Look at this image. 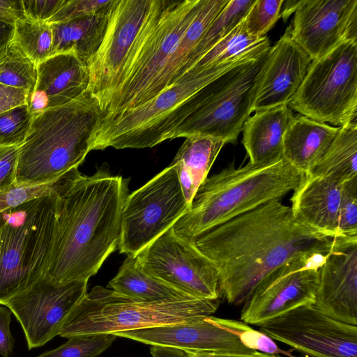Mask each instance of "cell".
Instances as JSON below:
<instances>
[{"instance_id": "obj_49", "label": "cell", "mask_w": 357, "mask_h": 357, "mask_svg": "<svg viewBox=\"0 0 357 357\" xmlns=\"http://www.w3.org/2000/svg\"><path fill=\"white\" fill-rule=\"evenodd\" d=\"M291 357H294V356H291Z\"/></svg>"}, {"instance_id": "obj_8", "label": "cell", "mask_w": 357, "mask_h": 357, "mask_svg": "<svg viewBox=\"0 0 357 357\" xmlns=\"http://www.w3.org/2000/svg\"><path fill=\"white\" fill-rule=\"evenodd\" d=\"M56 202V192L0 212V303L45 275Z\"/></svg>"}, {"instance_id": "obj_25", "label": "cell", "mask_w": 357, "mask_h": 357, "mask_svg": "<svg viewBox=\"0 0 357 357\" xmlns=\"http://www.w3.org/2000/svg\"><path fill=\"white\" fill-rule=\"evenodd\" d=\"M110 8L94 15L50 24L53 34L52 56L74 52L87 66L104 38Z\"/></svg>"}, {"instance_id": "obj_48", "label": "cell", "mask_w": 357, "mask_h": 357, "mask_svg": "<svg viewBox=\"0 0 357 357\" xmlns=\"http://www.w3.org/2000/svg\"><path fill=\"white\" fill-rule=\"evenodd\" d=\"M303 2V0H287L284 1L282 6L284 7L280 12V17L286 22L289 16L296 12L297 8Z\"/></svg>"}, {"instance_id": "obj_20", "label": "cell", "mask_w": 357, "mask_h": 357, "mask_svg": "<svg viewBox=\"0 0 357 357\" xmlns=\"http://www.w3.org/2000/svg\"><path fill=\"white\" fill-rule=\"evenodd\" d=\"M321 313L357 324V245L331 252L319 268L315 301Z\"/></svg>"}, {"instance_id": "obj_38", "label": "cell", "mask_w": 357, "mask_h": 357, "mask_svg": "<svg viewBox=\"0 0 357 357\" xmlns=\"http://www.w3.org/2000/svg\"><path fill=\"white\" fill-rule=\"evenodd\" d=\"M114 0H65L56 13L47 22L54 24L107 12Z\"/></svg>"}, {"instance_id": "obj_32", "label": "cell", "mask_w": 357, "mask_h": 357, "mask_svg": "<svg viewBox=\"0 0 357 357\" xmlns=\"http://www.w3.org/2000/svg\"><path fill=\"white\" fill-rule=\"evenodd\" d=\"M37 66L12 42L0 62V83L25 91L28 100L36 84Z\"/></svg>"}, {"instance_id": "obj_46", "label": "cell", "mask_w": 357, "mask_h": 357, "mask_svg": "<svg viewBox=\"0 0 357 357\" xmlns=\"http://www.w3.org/2000/svg\"><path fill=\"white\" fill-rule=\"evenodd\" d=\"M185 351L189 357H281L274 354L259 352L258 351L252 354H225L192 351Z\"/></svg>"}, {"instance_id": "obj_9", "label": "cell", "mask_w": 357, "mask_h": 357, "mask_svg": "<svg viewBox=\"0 0 357 357\" xmlns=\"http://www.w3.org/2000/svg\"><path fill=\"white\" fill-rule=\"evenodd\" d=\"M165 0H114L102 41L88 63L86 92L102 114L135 53L162 13Z\"/></svg>"}, {"instance_id": "obj_7", "label": "cell", "mask_w": 357, "mask_h": 357, "mask_svg": "<svg viewBox=\"0 0 357 357\" xmlns=\"http://www.w3.org/2000/svg\"><path fill=\"white\" fill-rule=\"evenodd\" d=\"M218 301L192 298L146 302L101 286L94 287L68 317L59 336L114 334L118 332L190 323L211 316Z\"/></svg>"}, {"instance_id": "obj_12", "label": "cell", "mask_w": 357, "mask_h": 357, "mask_svg": "<svg viewBox=\"0 0 357 357\" xmlns=\"http://www.w3.org/2000/svg\"><path fill=\"white\" fill-rule=\"evenodd\" d=\"M151 346L225 354L257 351L283 353L269 337L237 320L206 317L190 323L165 325L114 333Z\"/></svg>"}, {"instance_id": "obj_13", "label": "cell", "mask_w": 357, "mask_h": 357, "mask_svg": "<svg viewBox=\"0 0 357 357\" xmlns=\"http://www.w3.org/2000/svg\"><path fill=\"white\" fill-rule=\"evenodd\" d=\"M188 208L171 163L127 196L121 212L120 252L135 255L172 227Z\"/></svg>"}, {"instance_id": "obj_41", "label": "cell", "mask_w": 357, "mask_h": 357, "mask_svg": "<svg viewBox=\"0 0 357 357\" xmlns=\"http://www.w3.org/2000/svg\"><path fill=\"white\" fill-rule=\"evenodd\" d=\"M11 313L7 307L0 305V356L2 357H9L15 344L10 329Z\"/></svg>"}, {"instance_id": "obj_24", "label": "cell", "mask_w": 357, "mask_h": 357, "mask_svg": "<svg viewBox=\"0 0 357 357\" xmlns=\"http://www.w3.org/2000/svg\"><path fill=\"white\" fill-rule=\"evenodd\" d=\"M340 127L294 116L283 136V158L299 172L308 175L324 155Z\"/></svg>"}, {"instance_id": "obj_21", "label": "cell", "mask_w": 357, "mask_h": 357, "mask_svg": "<svg viewBox=\"0 0 357 357\" xmlns=\"http://www.w3.org/2000/svg\"><path fill=\"white\" fill-rule=\"evenodd\" d=\"M37 70L36 84L27 103L33 116L66 105L86 91L88 67L74 52L51 56L39 63Z\"/></svg>"}, {"instance_id": "obj_28", "label": "cell", "mask_w": 357, "mask_h": 357, "mask_svg": "<svg viewBox=\"0 0 357 357\" xmlns=\"http://www.w3.org/2000/svg\"><path fill=\"white\" fill-rule=\"evenodd\" d=\"M271 47L267 36L258 38L251 36L248 32L243 19L207 52L192 68L220 63L246 56L261 55L267 52Z\"/></svg>"}, {"instance_id": "obj_5", "label": "cell", "mask_w": 357, "mask_h": 357, "mask_svg": "<svg viewBox=\"0 0 357 357\" xmlns=\"http://www.w3.org/2000/svg\"><path fill=\"white\" fill-rule=\"evenodd\" d=\"M259 56L192 68L149 101L102 117L92 135L90 151L151 148L167 140L194 111L195 96L202 89L235 66Z\"/></svg>"}, {"instance_id": "obj_30", "label": "cell", "mask_w": 357, "mask_h": 357, "mask_svg": "<svg viewBox=\"0 0 357 357\" xmlns=\"http://www.w3.org/2000/svg\"><path fill=\"white\" fill-rule=\"evenodd\" d=\"M255 1H229L193 52L185 67L183 75L244 19Z\"/></svg>"}, {"instance_id": "obj_47", "label": "cell", "mask_w": 357, "mask_h": 357, "mask_svg": "<svg viewBox=\"0 0 357 357\" xmlns=\"http://www.w3.org/2000/svg\"><path fill=\"white\" fill-rule=\"evenodd\" d=\"M150 353L152 357H189L184 350L167 347L151 346Z\"/></svg>"}, {"instance_id": "obj_44", "label": "cell", "mask_w": 357, "mask_h": 357, "mask_svg": "<svg viewBox=\"0 0 357 357\" xmlns=\"http://www.w3.org/2000/svg\"><path fill=\"white\" fill-rule=\"evenodd\" d=\"M15 20L0 16V62L5 57L13 39Z\"/></svg>"}, {"instance_id": "obj_33", "label": "cell", "mask_w": 357, "mask_h": 357, "mask_svg": "<svg viewBox=\"0 0 357 357\" xmlns=\"http://www.w3.org/2000/svg\"><path fill=\"white\" fill-rule=\"evenodd\" d=\"M116 337L114 334L74 336L59 347L36 357H96L107 349Z\"/></svg>"}, {"instance_id": "obj_37", "label": "cell", "mask_w": 357, "mask_h": 357, "mask_svg": "<svg viewBox=\"0 0 357 357\" xmlns=\"http://www.w3.org/2000/svg\"><path fill=\"white\" fill-rule=\"evenodd\" d=\"M338 231L342 236L357 237V177L343 184Z\"/></svg>"}, {"instance_id": "obj_34", "label": "cell", "mask_w": 357, "mask_h": 357, "mask_svg": "<svg viewBox=\"0 0 357 357\" xmlns=\"http://www.w3.org/2000/svg\"><path fill=\"white\" fill-rule=\"evenodd\" d=\"M32 119L27 105L0 114V146H20L28 135Z\"/></svg>"}, {"instance_id": "obj_10", "label": "cell", "mask_w": 357, "mask_h": 357, "mask_svg": "<svg viewBox=\"0 0 357 357\" xmlns=\"http://www.w3.org/2000/svg\"><path fill=\"white\" fill-rule=\"evenodd\" d=\"M268 51L235 66L202 89L195 96L194 111L171 132L168 139L203 136L221 139L225 144L235 142L252 112Z\"/></svg>"}, {"instance_id": "obj_26", "label": "cell", "mask_w": 357, "mask_h": 357, "mask_svg": "<svg viewBox=\"0 0 357 357\" xmlns=\"http://www.w3.org/2000/svg\"><path fill=\"white\" fill-rule=\"evenodd\" d=\"M107 287L129 298L146 302H165L195 298L144 273L134 256L128 255Z\"/></svg>"}, {"instance_id": "obj_31", "label": "cell", "mask_w": 357, "mask_h": 357, "mask_svg": "<svg viewBox=\"0 0 357 357\" xmlns=\"http://www.w3.org/2000/svg\"><path fill=\"white\" fill-rule=\"evenodd\" d=\"M13 43L36 66L52 55L51 24L27 18L15 20Z\"/></svg>"}, {"instance_id": "obj_11", "label": "cell", "mask_w": 357, "mask_h": 357, "mask_svg": "<svg viewBox=\"0 0 357 357\" xmlns=\"http://www.w3.org/2000/svg\"><path fill=\"white\" fill-rule=\"evenodd\" d=\"M287 105L337 127L357 123V40L344 41L313 60Z\"/></svg>"}, {"instance_id": "obj_19", "label": "cell", "mask_w": 357, "mask_h": 357, "mask_svg": "<svg viewBox=\"0 0 357 357\" xmlns=\"http://www.w3.org/2000/svg\"><path fill=\"white\" fill-rule=\"evenodd\" d=\"M312 61L292 38L289 25L267 54L252 112L287 105L303 82Z\"/></svg>"}, {"instance_id": "obj_14", "label": "cell", "mask_w": 357, "mask_h": 357, "mask_svg": "<svg viewBox=\"0 0 357 357\" xmlns=\"http://www.w3.org/2000/svg\"><path fill=\"white\" fill-rule=\"evenodd\" d=\"M134 257L144 273L195 298L217 300L220 296L218 273L213 263L172 227Z\"/></svg>"}, {"instance_id": "obj_40", "label": "cell", "mask_w": 357, "mask_h": 357, "mask_svg": "<svg viewBox=\"0 0 357 357\" xmlns=\"http://www.w3.org/2000/svg\"><path fill=\"white\" fill-rule=\"evenodd\" d=\"M26 18L47 22L60 9L65 0H22Z\"/></svg>"}, {"instance_id": "obj_36", "label": "cell", "mask_w": 357, "mask_h": 357, "mask_svg": "<svg viewBox=\"0 0 357 357\" xmlns=\"http://www.w3.org/2000/svg\"><path fill=\"white\" fill-rule=\"evenodd\" d=\"M64 175L52 182L31 185L15 184L0 192V212L56 193Z\"/></svg>"}, {"instance_id": "obj_3", "label": "cell", "mask_w": 357, "mask_h": 357, "mask_svg": "<svg viewBox=\"0 0 357 357\" xmlns=\"http://www.w3.org/2000/svg\"><path fill=\"white\" fill-rule=\"evenodd\" d=\"M305 175L284 158L264 165L230 164L207 177L198 188L188 210L172 229L194 243L202 234L238 215L294 191Z\"/></svg>"}, {"instance_id": "obj_18", "label": "cell", "mask_w": 357, "mask_h": 357, "mask_svg": "<svg viewBox=\"0 0 357 357\" xmlns=\"http://www.w3.org/2000/svg\"><path fill=\"white\" fill-rule=\"evenodd\" d=\"M291 34L312 60L346 40H357V0H303Z\"/></svg>"}, {"instance_id": "obj_2", "label": "cell", "mask_w": 357, "mask_h": 357, "mask_svg": "<svg viewBox=\"0 0 357 357\" xmlns=\"http://www.w3.org/2000/svg\"><path fill=\"white\" fill-rule=\"evenodd\" d=\"M128 181L105 165L92 176L75 168L56 192V218L45 275L58 282L96 275L119 246Z\"/></svg>"}, {"instance_id": "obj_1", "label": "cell", "mask_w": 357, "mask_h": 357, "mask_svg": "<svg viewBox=\"0 0 357 357\" xmlns=\"http://www.w3.org/2000/svg\"><path fill=\"white\" fill-rule=\"evenodd\" d=\"M194 243L215 267L228 303L238 305L284 264L345 250L357 245V237L309 227L294 218L290 206L273 201L210 229Z\"/></svg>"}, {"instance_id": "obj_39", "label": "cell", "mask_w": 357, "mask_h": 357, "mask_svg": "<svg viewBox=\"0 0 357 357\" xmlns=\"http://www.w3.org/2000/svg\"><path fill=\"white\" fill-rule=\"evenodd\" d=\"M19 147L0 146V192L15 184Z\"/></svg>"}, {"instance_id": "obj_35", "label": "cell", "mask_w": 357, "mask_h": 357, "mask_svg": "<svg viewBox=\"0 0 357 357\" xmlns=\"http://www.w3.org/2000/svg\"><path fill=\"white\" fill-rule=\"evenodd\" d=\"M283 2L284 0H255L244 18L248 32L258 38L266 36L280 18Z\"/></svg>"}, {"instance_id": "obj_43", "label": "cell", "mask_w": 357, "mask_h": 357, "mask_svg": "<svg viewBox=\"0 0 357 357\" xmlns=\"http://www.w3.org/2000/svg\"><path fill=\"white\" fill-rule=\"evenodd\" d=\"M172 164L175 166L179 185L189 208L197 188L195 185L190 174L181 160H173Z\"/></svg>"}, {"instance_id": "obj_15", "label": "cell", "mask_w": 357, "mask_h": 357, "mask_svg": "<svg viewBox=\"0 0 357 357\" xmlns=\"http://www.w3.org/2000/svg\"><path fill=\"white\" fill-rule=\"evenodd\" d=\"M86 280L58 283L45 275L1 302L21 325L29 350L59 335L68 317L87 294Z\"/></svg>"}, {"instance_id": "obj_42", "label": "cell", "mask_w": 357, "mask_h": 357, "mask_svg": "<svg viewBox=\"0 0 357 357\" xmlns=\"http://www.w3.org/2000/svg\"><path fill=\"white\" fill-rule=\"evenodd\" d=\"M28 94L22 89L0 83V114L28 103Z\"/></svg>"}, {"instance_id": "obj_27", "label": "cell", "mask_w": 357, "mask_h": 357, "mask_svg": "<svg viewBox=\"0 0 357 357\" xmlns=\"http://www.w3.org/2000/svg\"><path fill=\"white\" fill-rule=\"evenodd\" d=\"M308 175L331 177L342 183L357 177V123L340 128Z\"/></svg>"}, {"instance_id": "obj_4", "label": "cell", "mask_w": 357, "mask_h": 357, "mask_svg": "<svg viewBox=\"0 0 357 357\" xmlns=\"http://www.w3.org/2000/svg\"><path fill=\"white\" fill-rule=\"evenodd\" d=\"M102 117L86 91L66 105L33 116L19 147L15 185L52 182L78 168L91 151V137Z\"/></svg>"}, {"instance_id": "obj_23", "label": "cell", "mask_w": 357, "mask_h": 357, "mask_svg": "<svg viewBox=\"0 0 357 357\" xmlns=\"http://www.w3.org/2000/svg\"><path fill=\"white\" fill-rule=\"evenodd\" d=\"M288 105L255 112L243 124L242 143L255 165L268 164L283 158V136L294 119Z\"/></svg>"}, {"instance_id": "obj_45", "label": "cell", "mask_w": 357, "mask_h": 357, "mask_svg": "<svg viewBox=\"0 0 357 357\" xmlns=\"http://www.w3.org/2000/svg\"><path fill=\"white\" fill-rule=\"evenodd\" d=\"M0 16L11 17L16 20L26 18L22 0H0Z\"/></svg>"}, {"instance_id": "obj_17", "label": "cell", "mask_w": 357, "mask_h": 357, "mask_svg": "<svg viewBox=\"0 0 357 357\" xmlns=\"http://www.w3.org/2000/svg\"><path fill=\"white\" fill-rule=\"evenodd\" d=\"M308 258L289 261L264 278L245 302L241 321L261 326L291 310L313 305L319 269L307 266Z\"/></svg>"}, {"instance_id": "obj_16", "label": "cell", "mask_w": 357, "mask_h": 357, "mask_svg": "<svg viewBox=\"0 0 357 357\" xmlns=\"http://www.w3.org/2000/svg\"><path fill=\"white\" fill-rule=\"evenodd\" d=\"M259 329L312 357H357V326L332 319L312 305L291 310Z\"/></svg>"}, {"instance_id": "obj_6", "label": "cell", "mask_w": 357, "mask_h": 357, "mask_svg": "<svg viewBox=\"0 0 357 357\" xmlns=\"http://www.w3.org/2000/svg\"><path fill=\"white\" fill-rule=\"evenodd\" d=\"M200 3L165 0L157 24L130 63L102 117L149 101L181 77L184 61L179 44Z\"/></svg>"}, {"instance_id": "obj_22", "label": "cell", "mask_w": 357, "mask_h": 357, "mask_svg": "<svg viewBox=\"0 0 357 357\" xmlns=\"http://www.w3.org/2000/svg\"><path fill=\"white\" fill-rule=\"evenodd\" d=\"M343 184L331 177L305 176L293 191L290 206L293 215L309 227L342 236L338 231V220Z\"/></svg>"}, {"instance_id": "obj_29", "label": "cell", "mask_w": 357, "mask_h": 357, "mask_svg": "<svg viewBox=\"0 0 357 357\" xmlns=\"http://www.w3.org/2000/svg\"><path fill=\"white\" fill-rule=\"evenodd\" d=\"M225 144L222 140L211 137H186L174 160H181L183 163L198 189L207 178L213 162Z\"/></svg>"}]
</instances>
